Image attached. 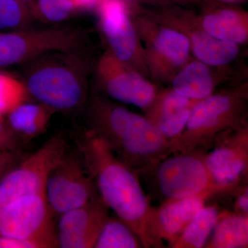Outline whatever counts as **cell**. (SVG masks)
Masks as SVG:
<instances>
[{
  "label": "cell",
  "mask_w": 248,
  "mask_h": 248,
  "mask_svg": "<svg viewBox=\"0 0 248 248\" xmlns=\"http://www.w3.org/2000/svg\"><path fill=\"white\" fill-rule=\"evenodd\" d=\"M87 113L90 130L136 174L151 169L172 153L170 142L146 117L105 96H93Z\"/></svg>",
  "instance_id": "7a4b0ae2"
},
{
  "label": "cell",
  "mask_w": 248,
  "mask_h": 248,
  "mask_svg": "<svg viewBox=\"0 0 248 248\" xmlns=\"http://www.w3.org/2000/svg\"><path fill=\"white\" fill-rule=\"evenodd\" d=\"M108 210L97 196L87 203L60 215L55 231L57 246L61 248H93Z\"/></svg>",
  "instance_id": "9a60e30c"
},
{
  "label": "cell",
  "mask_w": 248,
  "mask_h": 248,
  "mask_svg": "<svg viewBox=\"0 0 248 248\" xmlns=\"http://www.w3.org/2000/svg\"><path fill=\"white\" fill-rule=\"evenodd\" d=\"M199 101L182 97L172 90L160 91L144 112L146 118L170 142L184 131L192 108Z\"/></svg>",
  "instance_id": "ac0fdd59"
},
{
  "label": "cell",
  "mask_w": 248,
  "mask_h": 248,
  "mask_svg": "<svg viewBox=\"0 0 248 248\" xmlns=\"http://www.w3.org/2000/svg\"><path fill=\"white\" fill-rule=\"evenodd\" d=\"M86 37L76 27L0 32V67L24 63L50 52L84 51Z\"/></svg>",
  "instance_id": "52a82bcc"
},
{
  "label": "cell",
  "mask_w": 248,
  "mask_h": 248,
  "mask_svg": "<svg viewBox=\"0 0 248 248\" xmlns=\"http://www.w3.org/2000/svg\"><path fill=\"white\" fill-rule=\"evenodd\" d=\"M97 6L109 50L124 64L145 78L149 77L144 50L127 5L120 0H101Z\"/></svg>",
  "instance_id": "4fadbf2b"
},
{
  "label": "cell",
  "mask_w": 248,
  "mask_h": 248,
  "mask_svg": "<svg viewBox=\"0 0 248 248\" xmlns=\"http://www.w3.org/2000/svg\"><path fill=\"white\" fill-rule=\"evenodd\" d=\"M217 207L205 206L195 214L172 248H202L205 247L219 217Z\"/></svg>",
  "instance_id": "7402d4cb"
},
{
  "label": "cell",
  "mask_w": 248,
  "mask_h": 248,
  "mask_svg": "<svg viewBox=\"0 0 248 248\" xmlns=\"http://www.w3.org/2000/svg\"><path fill=\"white\" fill-rule=\"evenodd\" d=\"M20 1H23V2L27 3V4H31L32 2H34V1H35V0H20Z\"/></svg>",
  "instance_id": "d6a6232c"
},
{
  "label": "cell",
  "mask_w": 248,
  "mask_h": 248,
  "mask_svg": "<svg viewBox=\"0 0 248 248\" xmlns=\"http://www.w3.org/2000/svg\"><path fill=\"white\" fill-rule=\"evenodd\" d=\"M25 86L14 77L0 73V118L25 102Z\"/></svg>",
  "instance_id": "d4e9b609"
},
{
  "label": "cell",
  "mask_w": 248,
  "mask_h": 248,
  "mask_svg": "<svg viewBox=\"0 0 248 248\" xmlns=\"http://www.w3.org/2000/svg\"><path fill=\"white\" fill-rule=\"evenodd\" d=\"M248 215L220 213L205 248H247Z\"/></svg>",
  "instance_id": "44dd1931"
},
{
  "label": "cell",
  "mask_w": 248,
  "mask_h": 248,
  "mask_svg": "<svg viewBox=\"0 0 248 248\" xmlns=\"http://www.w3.org/2000/svg\"><path fill=\"white\" fill-rule=\"evenodd\" d=\"M53 215L45 194L20 197L0 208V236L58 247Z\"/></svg>",
  "instance_id": "9c48e42d"
},
{
  "label": "cell",
  "mask_w": 248,
  "mask_h": 248,
  "mask_svg": "<svg viewBox=\"0 0 248 248\" xmlns=\"http://www.w3.org/2000/svg\"><path fill=\"white\" fill-rule=\"evenodd\" d=\"M200 152L214 182L225 191L234 190L248 177V124L222 133Z\"/></svg>",
  "instance_id": "7c38bea8"
},
{
  "label": "cell",
  "mask_w": 248,
  "mask_h": 248,
  "mask_svg": "<svg viewBox=\"0 0 248 248\" xmlns=\"http://www.w3.org/2000/svg\"><path fill=\"white\" fill-rule=\"evenodd\" d=\"M17 144V139L0 118V151H14Z\"/></svg>",
  "instance_id": "83f0119b"
},
{
  "label": "cell",
  "mask_w": 248,
  "mask_h": 248,
  "mask_svg": "<svg viewBox=\"0 0 248 248\" xmlns=\"http://www.w3.org/2000/svg\"><path fill=\"white\" fill-rule=\"evenodd\" d=\"M211 196L203 194L166 201L158 208L153 207L148 217V232L154 247H164L163 241H167L170 247Z\"/></svg>",
  "instance_id": "2e32d148"
},
{
  "label": "cell",
  "mask_w": 248,
  "mask_h": 248,
  "mask_svg": "<svg viewBox=\"0 0 248 248\" xmlns=\"http://www.w3.org/2000/svg\"><path fill=\"white\" fill-rule=\"evenodd\" d=\"M79 151L102 202L135 232L143 248H155L148 232L153 207L136 172L91 130L80 141Z\"/></svg>",
  "instance_id": "6da1fadb"
},
{
  "label": "cell",
  "mask_w": 248,
  "mask_h": 248,
  "mask_svg": "<svg viewBox=\"0 0 248 248\" xmlns=\"http://www.w3.org/2000/svg\"><path fill=\"white\" fill-rule=\"evenodd\" d=\"M235 202V213L248 215V188L246 184L239 189Z\"/></svg>",
  "instance_id": "f1b7e54d"
},
{
  "label": "cell",
  "mask_w": 248,
  "mask_h": 248,
  "mask_svg": "<svg viewBox=\"0 0 248 248\" xmlns=\"http://www.w3.org/2000/svg\"><path fill=\"white\" fill-rule=\"evenodd\" d=\"M146 170L154 174L165 202L225 191L214 182L200 151L170 153Z\"/></svg>",
  "instance_id": "8992f818"
},
{
  "label": "cell",
  "mask_w": 248,
  "mask_h": 248,
  "mask_svg": "<svg viewBox=\"0 0 248 248\" xmlns=\"http://www.w3.org/2000/svg\"><path fill=\"white\" fill-rule=\"evenodd\" d=\"M197 15L203 30L218 40L242 45L248 42V16L244 10L210 0H202Z\"/></svg>",
  "instance_id": "e0dca14e"
},
{
  "label": "cell",
  "mask_w": 248,
  "mask_h": 248,
  "mask_svg": "<svg viewBox=\"0 0 248 248\" xmlns=\"http://www.w3.org/2000/svg\"><path fill=\"white\" fill-rule=\"evenodd\" d=\"M23 64L27 93L40 104L68 112L86 102L90 66L84 51L50 52Z\"/></svg>",
  "instance_id": "3957f363"
},
{
  "label": "cell",
  "mask_w": 248,
  "mask_h": 248,
  "mask_svg": "<svg viewBox=\"0 0 248 248\" xmlns=\"http://www.w3.org/2000/svg\"><path fill=\"white\" fill-rule=\"evenodd\" d=\"M140 8L156 20L184 34L194 57L208 66L225 71L223 68L239 58V45L209 35L201 27L197 15L188 8L175 4Z\"/></svg>",
  "instance_id": "ba28073f"
},
{
  "label": "cell",
  "mask_w": 248,
  "mask_h": 248,
  "mask_svg": "<svg viewBox=\"0 0 248 248\" xmlns=\"http://www.w3.org/2000/svg\"><path fill=\"white\" fill-rule=\"evenodd\" d=\"M55 112L40 103L24 102L7 114L8 126L16 138L29 141L45 131Z\"/></svg>",
  "instance_id": "ffe728a7"
},
{
  "label": "cell",
  "mask_w": 248,
  "mask_h": 248,
  "mask_svg": "<svg viewBox=\"0 0 248 248\" xmlns=\"http://www.w3.org/2000/svg\"><path fill=\"white\" fill-rule=\"evenodd\" d=\"M77 9H89L98 6L101 0H72Z\"/></svg>",
  "instance_id": "4dcf8cb0"
},
{
  "label": "cell",
  "mask_w": 248,
  "mask_h": 248,
  "mask_svg": "<svg viewBox=\"0 0 248 248\" xmlns=\"http://www.w3.org/2000/svg\"><path fill=\"white\" fill-rule=\"evenodd\" d=\"M66 151L64 139L61 135L53 137L5 173L0 179V208L20 197L45 194L49 174Z\"/></svg>",
  "instance_id": "30bf717a"
},
{
  "label": "cell",
  "mask_w": 248,
  "mask_h": 248,
  "mask_svg": "<svg viewBox=\"0 0 248 248\" xmlns=\"http://www.w3.org/2000/svg\"><path fill=\"white\" fill-rule=\"evenodd\" d=\"M221 77L203 62L189 61L171 79V90L182 97L202 100L215 93Z\"/></svg>",
  "instance_id": "d6986e66"
},
{
  "label": "cell",
  "mask_w": 248,
  "mask_h": 248,
  "mask_svg": "<svg viewBox=\"0 0 248 248\" xmlns=\"http://www.w3.org/2000/svg\"><path fill=\"white\" fill-rule=\"evenodd\" d=\"M135 7L132 19L144 50L149 77L158 83L170 81L190 61V42L180 31Z\"/></svg>",
  "instance_id": "5b68a950"
},
{
  "label": "cell",
  "mask_w": 248,
  "mask_h": 248,
  "mask_svg": "<svg viewBox=\"0 0 248 248\" xmlns=\"http://www.w3.org/2000/svg\"><path fill=\"white\" fill-rule=\"evenodd\" d=\"M16 159V155L13 151H0V179L13 168Z\"/></svg>",
  "instance_id": "f546056e"
},
{
  "label": "cell",
  "mask_w": 248,
  "mask_h": 248,
  "mask_svg": "<svg viewBox=\"0 0 248 248\" xmlns=\"http://www.w3.org/2000/svg\"><path fill=\"white\" fill-rule=\"evenodd\" d=\"M97 73L101 90L108 97L143 111L160 92L155 84L120 62L109 50L99 59Z\"/></svg>",
  "instance_id": "5bb4252c"
},
{
  "label": "cell",
  "mask_w": 248,
  "mask_h": 248,
  "mask_svg": "<svg viewBox=\"0 0 248 248\" xmlns=\"http://www.w3.org/2000/svg\"><path fill=\"white\" fill-rule=\"evenodd\" d=\"M99 196L82 156L68 153L47 179L45 197L54 215L78 208Z\"/></svg>",
  "instance_id": "8fae6325"
},
{
  "label": "cell",
  "mask_w": 248,
  "mask_h": 248,
  "mask_svg": "<svg viewBox=\"0 0 248 248\" xmlns=\"http://www.w3.org/2000/svg\"><path fill=\"white\" fill-rule=\"evenodd\" d=\"M34 11L41 19L58 23L68 19L77 9L72 0H35Z\"/></svg>",
  "instance_id": "484cf974"
},
{
  "label": "cell",
  "mask_w": 248,
  "mask_h": 248,
  "mask_svg": "<svg viewBox=\"0 0 248 248\" xmlns=\"http://www.w3.org/2000/svg\"><path fill=\"white\" fill-rule=\"evenodd\" d=\"M32 13L29 5L20 0H0V31L26 29Z\"/></svg>",
  "instance_id": "cb8c5ba5"
},
{
  "label": "cell",
  "mask_w": 248,
  "mask_h": 248,
  "mask_svg": "<svg viewBox=\"0 0 248 248\" xmlns=\"http://www.w3.org/2000/svg\"><path fill=\"white\" fill-rule=\"evenodd\" d=\"M129 6H164L167 5H179L184 7H190L201 4L202 0H120Z\"/></svg>",
  "instance_id": "4316f807"
},
{
  "label": "cell",
  "mask_w": 248,
  "mask_h": 248,
  "mask_svg": "<svg viewBox=\"0 0 248 248\" xmlns=\"http://www.w3.org/2000/svg\"><path fill=\"white\" fill-rule=\"evenodd\" d=\"M247 85L214 93L192 108L184 131L172 140L171 152L202 151L222 133L248 124Z\"/></svg>",
  "instance_id": "277c9868"
},
{
  "label": "cell",
  "mask_w": 248,
  "mask_h": 248,
  "mask_svg": "<svg viewBox=\"0 0 248 248\" xmlns=\"http://www.w3.org/2000/svg\"><path fill=\"white\" fill-rule=\"evenodd\" d=\"M140 248L143 246L138 235L117 216L107 218L94 246V248Z\"/></svg>",
  "instance_id": "603a6c76"
},
{
  "label": "cell",
  "mask_w": 248,
  "mask_h": 248,
  "mask_svg": "<svg viewBox=\"0 0 248 248\" xmlns=\"http://www.w3.org/2000/svg\"><path fill=\"white\" fill-rule=\"evenodd\" d=\"M210 1H217V2L223 3V4L234 5L241 2L244 0H210Z\"/></svg>",
  "instance_id": "1f68e13d"
}]
</instances>
